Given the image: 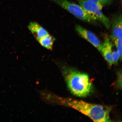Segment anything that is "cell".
Listing matches in <instances>:
<instances>
[{"mask_svg":"<svg viewBox=\"0 0 122 122\" xmlns=\"http://www.w3.org/2000/svg\"><path fill=\"white\" fill-rule=\"evenodd\" d=\"M55 39L50 34L44 36L37 41L42 46L46 49L52 50Z\"/></svg>","mask_w":122,"mask_h":122,"instance_id":"9","label":"cell"},{"mask_svg":"<svg viewBox=\"0 0 122 122\" xmlns=\"http://www.w3.org/2000/svg\"><path fill=\"white\" fill-rule=\"evenodd\" d=\"M61 104L69 107L87 116L95 122H110L111 108L102 105L92 104L71 98H59Z\"/></svg>","mask_w":122,"mask_h":122,"instance_id":"1","label":"cell"},{"mask_svg":"<svg viewBox=\"0 0 122 122\" xmlns=\"http://www.w3.org/2000/svg\"><path fill=\"white\" fill-rule=\"evenodd\" d=\"M28 28L37 41L49 34L46 30L36 22H30Z\"/></svg>","mask_w":122,"mask_h":122,"instance_id":"8","label":"cell"},{"mask_svg":"<svg viewBox=\"0 0 122 122\" xmlns=\"http://www.w3.org/2000/svg\"><path fill=\"white\" fill-rule=\"evenodd\" d=\"M65 9L82 21L89 22H95L96 20L88 14L79 5L70 2L68 0H50Z\"/></svg>","mask_w":122,"mask_h":122,"instance_id":"4","label":"cell"},{"mask_svg":"<svg viewBox=\"0 0 122 122\" xmlns=\"http://www.w3.org/2000/svg\"><path fill=\"white\" fill-rule=\"evenodd\" d=\"M111 34L112 41L122 38V14L115 17L111 22Z\"/></svg>","mask_w":122,"mask_h":122,"instance_id":"6","label":"cell"},{"mask_svg":"<svg viewBox=\"0 0 122 122\" xmlns=\"http://www.w3.org/2000/svg\"><path fill=\"white\" fill-rule=\"evenodd\" d=\"M112 56L113 64H116L118 63L119 60H120V57L117 51H114L112 52Z\"/></svg>","mask_w":122,"mask_h":122,"instance_id":"12","label":"cell"},{"mask_svg":"<svg viewBox=\"0 0 122 122\" xmlns=\"http://www.w3.org/2000/svg\"><path fill=\"white\" fill-rule=\"evenodd\" d=\"M116 47L117 51L120 57V60L122 59V38L117 39L114 41Z\"/></svg>","mask_w":122,"mask_h":122,"instance_id":"10","label":"cell"},{"mask_svg":"<svg viewBox=\"0 0 122 122\" xmlns=\"http://www.w3.org/2000/svg\"><path fill=\"white\" fill-rule=\"evenodd\" d=\"M112 44L110 39L108 37H106L104 40V42L102 44L101 47L99 51L103 55L109 64L111 65L113 64L112 54Z\"/></svg>","mask_w":122,"mask_h":122,"instance_id":"7","label":"cell"},{"mask_svg":"<svg viewBox=\"0 0 122 122\" xmlns=\"http://www.w3.org/2000/svg\"><path fill=\"white\" fill-rule=\"evenodd\" d=\"M62 70L68 87L73 94L80 97L90 95L93 85L87 74L65 66Z\"/></svg>","mask_w":122,"mask_h":122,"instance_id":"2","label":"cell"},{"mask_svg":"<svg viewBox=\"0 0 122 122\" xmlns=\"http://www.w3.org/2000/svg\"><path fill=\"white\" fill-rule=\"evenodd\" d=\"M77 1L79 5L87 13L96 20L102 23L107 29H109L111 27L110 22L102 12V7L88 0Z\"/></svg>","mask_w":122,"mask_h":122,"instance_id":"3","label":"cell"},{"mask_svg":"<svg viewBox=\"0 0 122 122\" xmlns=\"http://www.w3.org/2000/svg\"><path fill=\"white\" fill-rule=\"evenodd\" d=\"M75 28L76 32L79 35L100 51L102 44L95 35L80 25H76Z\"/></svg>","mask_w":122,"mask_h":122,"instance_id":"5","label":"cell"},{"mask_svg":"<svg viewBox=\"0 0 122 122\" xmlns=\"http://www.w3.org/2000/svg\"><path fill=\"white\" fill-rule=\"evenodd\" d=\"M91 2L95 3L102 7L108 6L110 5L114 0H88Z\"/></svg>","mask_w":122,"mask_h":122,"instance_id":"11","label":"cell"}]
</instances>
